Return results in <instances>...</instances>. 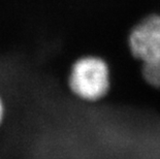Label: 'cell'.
Masks as SVG:
<instances>
[{"instance_id":"cell-2","label":"cell","mask_w":160,"mask_h":159,"mask_svg":"<svg viewBox=\"0 0 160 159\" xmlns=\"http://www.w3.org/2000/svg\"><path fill=\"white\" fill-rule=\"evenodd\" d=\"M131 57L142 65L160 62V15L152 13L138 21L127 34Z\"/></svg>"},{"instance_id":"cell-1","label":"cell","mask_w":160,"mask_h":159,"mask_svg":"<svg viewBox=\"0 0 160 159\" xmlns=\"http://www.w3.org/2000/svg\"><path fill=\"white\" fill-rule=\"evenodd\" d=\"M69 92L88 103L103 100L112 91L113 72L110 62L96 54H85L70 64L66 77Z\"/></svg>"},{"instance_id":"cell-3","label":"cell","mask_w":160,"mask_h":159,"mask_svg":"<svg viewBox=\"0 0 160 159\" xmlns=\"http://www.w3.org/2000/svg\"><path fill=\"white\" fill-rule=\"evenodd\" d=\"M6 117V104H5V99L2 96L1 92H0V127L2 126L3 123L5 121Z\"/></svg>"}]
</instances>
